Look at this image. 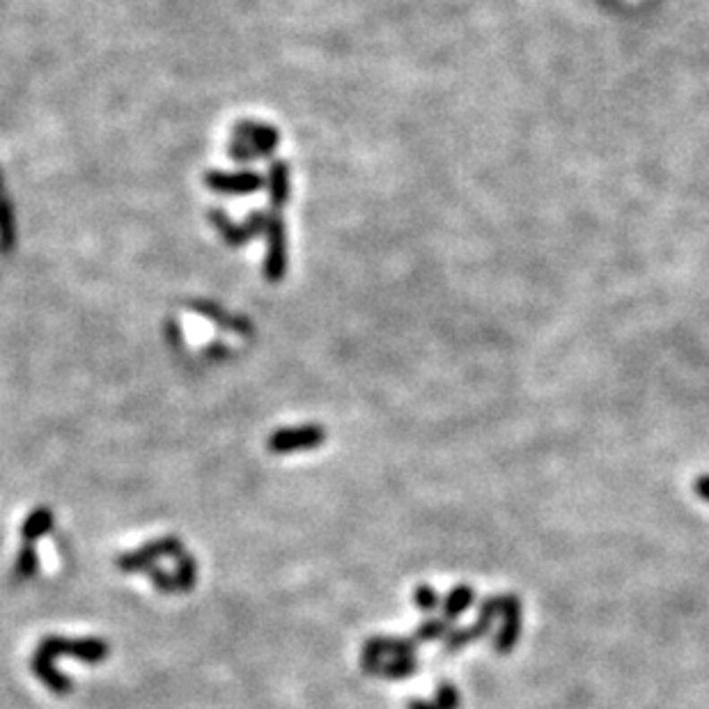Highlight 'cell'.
<instances>
[{
  "mask_svg": "<svg viewBox=\"0 0 709 709\" xmlns=\"http://www.w3.org/2000/svg\"><path fill=\"white\" fill-rule=\"evenodd\" d=\"M63 654L83 663H101L110 654V645L104 638L44 636L30 657V670L44 687L57 696H67L73 691L72 679L56 668V659Z\"/></svg>",
  "mask_w": 709,
  "mask_h": 709,
  "instance_id": "obj_1",
  "label": "cell"
},
{
  "mask_svg": "<svg viewBox=\"0 0 709 709\" xmlns=\"http://www.w3.org/2000/svg\"><path fill=\"white\" fill-rule=\"evenodd\" d=\"M186 553H188L186 547H184V542H179L177 538H159L147 542L145 547L136 549V551L117 556L115 567L125 574H138V572H145V569L150 567V565L157 563V560L161 558L177 560L182 558V556H186Z\"/></svg>",
  "mask_w": 709,
  "mask_h": 709,
  "instance_id": "obj_2",
  "label": "cell"
},
{
  "mask_svg": "<svg viewBox=\"0 0 709 709\" xmlns=\"http://www.w3.org/2000/svg\"><path fill=\"white\" fill-rule=\"evenodd\" d=\"M324 444V429L317 425H306V428L281 429V432L269 437V450L278 454L294 453V450H310Z\"/></svg>",
  "mask_w": 709,
  "mask_h": 709,
  "instance_id": "obj_3",
  "label": "cell"
},
{
  "mask_svg": "<svg viewBox=\"0 0 709 709\" xmlns=\"http://www.w3.org/2000/svg\"><path fill=\"white\" fill-rule=\"evenodd\" d=\"M363 670L372 675H384V678L400 679L407 678L416 670V661L411 657H395L393 661H384V659H366L363 657Z\"/></svg>",
  "mask_w": 709,
  "mask_h": 709,
  "instance_id": "obj_4",
  "label": "cell"
},
{
  "mask_svg": "<svg viewBox=\"0 0 709 709\" xmlns=\"http://www.w3.org/2000/svg\"><path fill=\"white\" fill-rule=\"evenodd\" d=\"M53 523H56V516H53V512L48 507H35L26 516V522L22 526V542L37 544V540L44 538L47 532H51Z\"/></svg>",
  "mask_w": 709,
  "mask_h": 709,
  "instance_id": "obj_5",
  "label": "cell"
},
{
  "mask_svg": "<svg viewBox=\"0 0 709 709\" xmlns=\"http://www.w3.org/2000/svg\"><path fill=\"white\" fill-rule=\"evenodd\" d=\"M39 572V556H37V544L22 542V549L16 553L14 560V579L30 581Z\"/></svg>",
  "mask_w": 709,
  "mask_h": 709,
  "instance_id": "obj_6",
  "label": "cell"
},
{
  "mask_svg": "<svg viewBox=\"0 0 709 709\" xmlns=\"http://www.w3.org/2000/svg\"><path fill=\"white\" fill-rule=\"evenodd\" d=\"M416 606L423 610H432L434 606H437V595H434L428 585H420V588L416 590Z\"/></svg>",
  "mask_w": 709,
  "mask_h": 709,
  "instance_id": "obj_7",
  "label": "cell"
}]
</instances>
